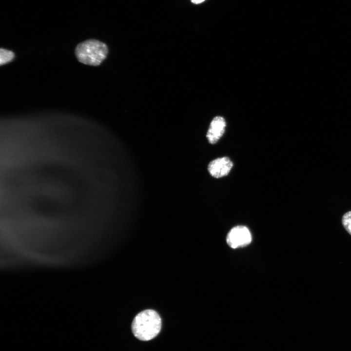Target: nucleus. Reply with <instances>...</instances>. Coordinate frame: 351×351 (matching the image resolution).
Masks as SVG:
<instances>
[{"label": "nucleus", "instance_id": "f257e3e1", "mask_svg": "<svg viewBox=\"0 0 351 351\" xmlns=\"http://www.w3.org/2000/svg\"><path fill=\"white\" fill-rule=\"evenodd\" d=\"M161 327L160 316L155 311L146 310L138 313L134 318L132 330L135 336L142 341L154 338Z\"/></svg>", "mask_w": 351, "mask_h": 351}, {"label": "nucleus", "instance_id": "f03ea898", "mask_svg": "<svg viewBox=\"0 0 351 351\" xmlns=\"http://www.w3.org/2000/svg\"><path fill=\"white\" fill-rule=\"evenodd\" d=\"M108 52L107 46L95 39L78 43L75 50V56L80 62L91 66L99 65L105 59Z\"/></svg>", "mask_w": 351, "mask_h": 351}, {"label": "nucleus", "instance_id": "7ed1b4c3", "mask_svg": "<svg viewBox=\"0 0 351 351\" xmlns=\"http://www.w3.org/2000/svg\"><path fill=\"white\" fill-rule=\"evenodd\" d=\"M227 243L232 248L236 249L248 245L252 241L249 230L244 226L232 228L227 236Z\"/></svg>", "mask_w": 351, "mask_h": 351}, {"label": "nucleus", "instance_id": "20e7f679", "mask_svg": "<svg viewBox=\"0 0 351 351\" xmlns=\"http://www.w3.org/2000/svg\"><path fill=\"white\" fill-rule=\"evenodd\" d=\"M233 166V163L227 156L216 158L210 162L208 170L215 178H220L228 175Z\"/></svg>", "mask_w": 351, "mask_h": 351}, {"label": "nucleus", "instance_id": "39448f33", "mask_svg": "<svg viewBox=\"0 0 351 351\" xmlns=\"http://www.w3.org/2000/svg\"><path fill=\"white\" fill-rule=\"evenodd\" d=\"M226 123L220 116L214 117L212 120L207 133V138L211 144L216 143L224 133Z\"/></svg>", "mask_w": 351, "mask_h": 351}, {"label": "nucleus", "instance_id": "423d86ee", "mask_svg": "<svg viewBox=\"0 0 351 351\" xmlns=\"http://www.w3.org/2000/svg\"><path fill=\"white\" fill-rule=\"evenodd\" d=\"M15 58L13 52L5 49L1 48L0 50V65L5 64L11 62Z\"/></svg>", "mask_w": 351, "mask_h": 351}, {"label": "nucleus", "instance_id": "0eeeda50", "mask_svg": "<svg viewBox=\"0 0 351 351\" xmlns=\"http://www.w3.org/2000/svg\"><path fill=\"white\" fill-rule=\"evenodd\" d=\"M342 222L344 228L351 235V211L343 215Z\"/></svg>", "mask_w": 351, "mask_h": 351}, {"label": "nucleus", "instance_id": "6e6552de", "mask_svg": "<svg viewBox=\"0 0 351 351\" xmlns=\"http://www.w3.org/2000/svg\"><path fill=\"white\" fill-rule=\"evenodd\" d=\"M191 1L195 4H199L203 2L205 0H191Z\"/></svg>", "mask_w": 351, "mask_h": 351}]
</instances>
